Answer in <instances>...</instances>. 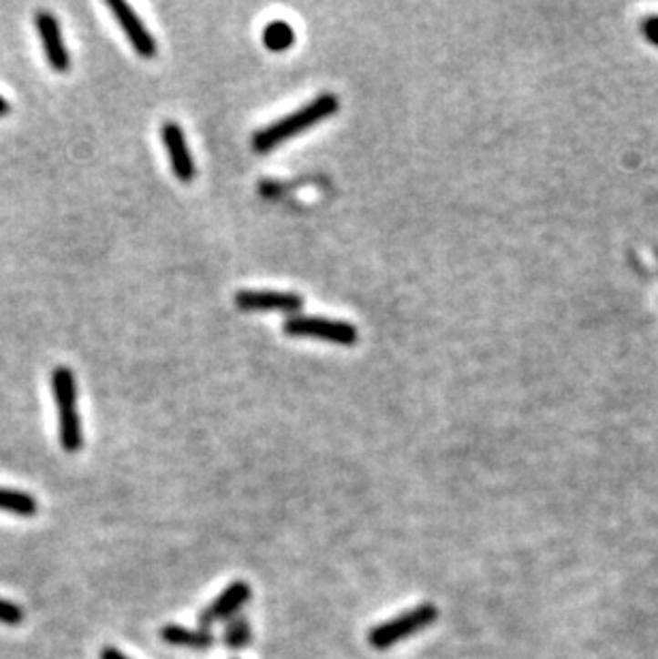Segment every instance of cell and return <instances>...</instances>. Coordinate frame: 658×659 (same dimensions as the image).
<instances>
[{
    "label": "cell",
    "instance_id": "cell-15",
    "mask_svg": "<svg viewBox=\"0 0 658 659\" xmlns=\"http://www.w3.org/2000/svg\"><path fill=\"white\" fill-rule=\"evenodd\" d=\"M643 35L652 46L658 47V15H650L648 20L643 22Z\"/></svg>",
    "mask_w": 658,
    "mask_h": 659
},
{
    "label": "cell",
    "instance_id": "cell-3",
    "mask_svg": "<svg viewBox=\"0 0 658 659\" xmlns=\"http://www.w3.org/2000/svg\"><path fill=\"white\" fill-rule=\"evenodd\" d=\"M438 619V611L432 604H421L413 611H406L398 614V617L385 621V624L372 627L368 634V643L375 646V649H389V646L402 643L408 636H415V634L426 630L427 625H432L434 621Z\"/></svg>",
    "mask_w": 658,
    "mask_h": 659
},
{
    "label": "cell",
    "instance_id": "cell-11",
    "mask_svg": "<svg viewBox=\"0 0 658 659\" xmlns=\"http://www.w3.org/2000/svg\"><path fill=\"white\" fill-rule=\"evenodd\" d=\"M0 510H7V512L17 514V517H35L39 503L26 491L0 487Z\"/></svg>",
    "mask_w": 658,
    "mask_h": 659
},
{
    "label": "cell",
    "instance_id": "cell-14",
    "mask_svg": "<svg viewBox=\"0 0 658 659\" xmlns=\"http://www.w3.org/2000/svg\"><path fill=\"white\" fill-rule=\"evenodd\" d=\"M24 621V611L14 602L0 600V624L5 625H20Z\"/></svg>",
    "mask_w": 658,
    "mask_h": 659
},
{
    "label": "cell",
    "instance_id": "cell-1",
    "mask_svg": "<svg viewBox=\"0 0 658 659\" xmlns=\"http://www.w3.org/2000/svg\"><path fill=\"white\" fill-rule=\"evenodd\" d=\"M338 107H340L338 96L325 92V95L316 96L314 101L303 105L302 109L281 117V120L270 124V127L257 130L252 137V147L257 152L274 150L276 146L289 141L291 137H295L297 133H302V130L314 127V124H319L321 120H325V117L336 114Z\"/></svg>",
    "mask_w": 658,
    "mask_h": 659
},
{
    "label": "cell",
    "instance_id": "cell-5",
    "mask_svg": "<svg viewBox=\"0 0 658 659\" xmlns=\"http://www.w3.org/2000/svg\"><path fill=\"white\" fill-rule=\"evenodd\" d=\"M235 306L244 312H283L295 314L303 308V299L295 292L278 290H240Z\"/></svg>",
    "mask_w": 658,
    "mask_h": 659
},
{
    "label": "cell",
    "instance_id": "cell-12",
    "mask_svg": "<svg viewBox=\"0 0 658 659\" xmlns=\"http://www.w3.org/2000/svg\"><path fill=\"white\" fill-rule=\"evenodd\" d=\"M263 43L272 52H284L295 43V33L287 22H272L263 30Z\"/></svg>",
    "mask_w": 658,
    "mask_h": 659
},
{
    "label": "cell",
    "instance_id": "cell-7",
    "mask_svg": "<svg viewBox=\"0 0 658 659\" xmlns=\"http://www.w3.org/2000/svg\"><path fill=\"white\" fill-rule=\"evenodd\" d=\"M160 135H163V143L167 147V157H170L173 176H176L180 182H192L195 179V160H192V154L186 146L184 130L178 122H165L163 128H160Z\"/></svg>",
    "mask_w": 658,
    "mask_h": 659
},
{
    "label": "cell",
    "instance_id": "cell-2",
    "mask_svg": "<svg viewBox=\"0 0 658 659\" xmlns=\"http://www.w3.org/2000/svg\"><path fill=\"white\" fill-rule=\"evenodd\" d=\"M52 393L58 403L60 444L67 452L82 449V421L77 414V384L76 374L69 368H56L52 371Z\"/></svg>",
    "mask_w": 658,
    "mask_h": 659
},
{
    "label": "cell",
    "instance_id": "cell-9",
    "mask_svg": "<svg viewBox=\"0 0 658 659\" xmlns=\"http://www.w3.org/2000/svg\"><path fill=\"white\" fill-rule=\"evenodd\" d=\"M248 598H251V587H248L244 581H235L229 584L225 592H222L212 604L201 611L200 624L203 625V630L219 624V621L233 619L235 613L246 604Z\"/></svg>",
    "mask_w": 658,
    "mask_h": 659
},
{
    "label": "cell",
    "instance_id": "cell-16",
    "mask_svg": "<svg viewBox=\"0 0 658 659\" xmlns=\"http://www.w3.org/2000/svg\"><path fill=\"white\" fill-rule=\"evenodd\" d=\"M101 659H130V657L124 655L122 651H118L116 646H103Z\"/></svg>",
    "mask_w": 658,
    "mask_h": 659
},
{
    "label": "cell",
    "instance_id": "cell-17",
    "mask_svg": "<svg viewBox=\"0 0 658 659\" xmlns=\"http://www.w3.org/2000/svg\"><path fill=\"white\" fill-rule=\"evenodd\" d=\"M9 114V101L5 96H0V116Z\"/></svg>",
    "mask_w": 658,
    "mask_h": 659
},
{
    "label": "cell",
    "instance_id": "cell-13",
    "mask_svg": "<svg viewBox=\"0 0 658 659\" xmlns=\"http://www.w3.org/2000/svg\"><path fill=\"white\" fill-rule=\"evenodd\" d=\"M222 640H225L229 649H244L251 643V624H248V619L242 617V614H235L233 619H229L225 632H222Z\"/></svg>",
    "mask_w": 658,
    "mask_h": 659
},
{
    "label": "cell",
    "instance_id": "cell-6",
    "mask_svg": "<svg viewBox=\"0 0 658 659\" xmlns=\"http://www.w3.org/2000/svg\"><path fill=\"white\" fill-rule=\"evenodd\" d=\"M108 5L118 24H120V28L124 30V35H127L129 43L133 46L135 52H138V56H141V58H154L159 52L157 41H154L150 30L146 28V24L141 22V17L138 14H135L133 7L124 3V0H109Z\"/></svg>",
    "mask_w": 658,
    "mask_h": 659
},
{
    "label": "cell",
    "instance_id": "cell-10",
    "mask_svg": "<svg viewBox=\"0 0 658 659\" xmlns=\"http://www.w3.org/2000/svg\"><path fill=\"white\" fill-rule=\"evenodd\" d=\"M160 638H163L167 644L189 646V649L195 651H206L216 643L214 634L210 630H189V627L182 625H165L163 630H160Z\"/></svg>",
    "mask_w": 658,
    "mask_h": 659
},
{
    "label": "cell",
    "instance_id": "cell-8",
    "mask_svg": "<svg viewBox=\"0 0 658 659\" xmlns=\"http://www.w3.org/2000/svg\"><path fill=\"white\" fill-rule=\"evenodd\" d=\"M35 26L43 41V49H46L49 66L58 73L69 71L71 58L69 52H67L65 41H62V30L58 20H56L49 11H39V14L35 15Z\"/></svg>",
    "mask_w": 658,
    "mask_h": 659
},
{
    "label": "cell",
    "instance_id": "cell-4",
    "mask_svg": "<svg viewBox=\"0 0 658 659\" xmlns=\"http://www.w3.org/2000/svg\"><path fill=\"white\" fill-rule=\"evenodd\" d=\"M283 329L291 338H319L340 346H353L359 338L357 329L351 322L323 319V316H291Z\"/></svg>",
    "mask_w": 658,
    "mask_h": 659
}]
</instances>
